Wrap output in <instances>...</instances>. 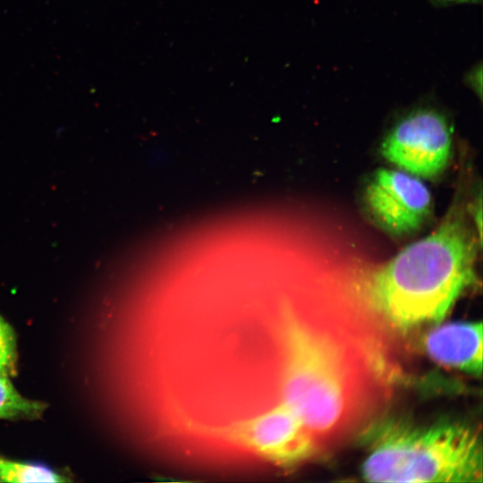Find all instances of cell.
Segmentation results:
<instances>
[{
	"instance_id": "7",
	"label": "cell",
	"mask_w": 483,
	"mask_h": 483,
	"mask_svg": "<svg viewBox=\"0 0 483 483\" xmlns=\"http://www.w3.org/2000/svg\"><path fill=\"white\" fill-rule=\"evenodd\" d=\"M45 402L22 396L6 376H0V419H35L44 413Z\"/></svg>"
},
{
	"instance_id": "1",
	"label": "cell",
	"mask_w": 483,
	"mask_h": 483,
	"mask_svg": "<svg viewBox=\"0 0 483 483\" xmlns=\"http://www.w3.org/2000/svg\"><path fill=\"white\" fill-rule=\"evenodd\" d=\"M477 242L455 208L430 234L359 280L356 294L385 327L439 322L475 281Z\"/></svg>"
},
{
	"instance_id": "3",
	"label": "cell",
	"mask_w": 483,
	"mask_h": 483,
	"mask_svg": "<svg viewBox=\"0 0 483 483\" xmlns=\"http://www.w3.org/2000/svg\"><path fill=\"white\" fill-rule=\"evenodd\" d=\"M206 432L281 468L310 460L322 451L301 420L277 402L261 412Z\"/></svg>"
},
{
	"instance_id": "5",
	"label": "cell",
	"mask_w": 483,
	"mask_h": 483,
	"mask_svg": "<svg viewBox=\"0 0 483 483\" xmlns=\"http://www.w3.org/2000/svg\"><path fill=\"white\" fill-rule=\"evenodd\" d=\"M364 202L376 223L395 235L417 231L432 208L431 193L418 176L390 169H378L369 177Z\"/></svg>"
},
{
	"instance_id": "4",
	"label": "cell",
	"mask_w": 483,
	"mask_h": 483,
	"mask_svg": "<svg viewBox=\"0 0 483 483\" xmlns=\"http://www.w3.org/2000/svg\"><path fill=\"white\" fill-rule=\"evenodd\" d=\"M453 131L439 111L420 107L391 128L381 144L382 156L403 171L431 178L446 167L452 152Z\"/></svg>"
},
{
	"instance_id": "6",
	"label": "cell",
	"mask_w": 483,
	"mask_h": 483,
	"mask_svg": "<svg viewBox=\"0 0 483 483\" xmlns=\"http://www.w3.org/2000/svg\"><path fill=\"white\" fill-rule=\"evenodd\" d=\"M427 353L436 361L469 374L482 369V325L458 322L433 329L424 340Z\"/></svg>"
},
{
	"instance_id": "9",
	"label": "cell",
	"mask_w": 483,
	"mask_h": 483,
	"mask_svg": "<svg viewBox=\"0 0 483 483\" xmlns=\"http://www.w3.org/2000/svg\"><path fill=\"white\" fill-rule=\"evenodd\" d=\"M16 341L12 326L0 315V376H10L16 369Z\"/></svg>"
},
{
	"instance_id": "8",
	"label": "cell",
	"mask_w": 483,
	"mask_h": 483,
	"mask_svg": "<svg viewBox=\"0 0 483 483\" xmlns=\"http://www.w3.org/2000/svg\"><path fill=\"white\" fill-rule=\"evenodd\" d=\"M64 475L50 468L33 463L19 462L0 456V481L5 482H65Z\"/></svg>"
},
{
	"instance_id": "10",
	"label": "cell",
	"mask_w": 483,
	"mask_h": 483,
	"mask_svg": "<svg viewBox=\"0 0 483 483\" xmlns=\"http://www.w3.org/2000/svg\"><path fill=\"white\" fill-rule=\"evenodd\" d=\"M443 4H453V3H476L480 0H434Z\"/></svg>"
},
{
	"instance_id": "2",
	"label": "cell",
	"mask_w": 483,
	"mask_h": 483,
	"mask_svg": "<svg viewBox=\"0 0 483 483\" xmlns=\"http://www.w3.org/2000/svg\"><path fill=\"white\" fill-rule=\"evenodd\" d=\"M362 476L370 482H481L479 432L461 422L377 421L366 430Z\"/></svg>"
}]
</instances>
